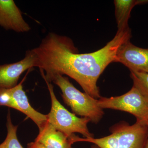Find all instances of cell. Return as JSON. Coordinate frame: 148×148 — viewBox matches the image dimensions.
Wrapping results in <instances>:
<instances>
[{
  "instance_id": "cell-1",
  "label": "cell",
  "mask_w": 148,
  "mask_h": 148,
  "mask_svg": "<svg viewBox=\"0 0 148 148\" xmlns=\"http://www.w3.org/2000/svg\"><path fill=\"white\" fill-rule=\"evenodd\" d=\"M130 29L117 31L105 47L90 53H79L71 39L50 33L39 45L32 49L36 56V67L45 80L56 75H66L75 80L85 93L95 99L101 96L97 82L111 63L116 62L119 48L130 40Z\"/></svg>"
},
{
  "instance_id": "cell-2",
  "label": "cell",
  "mask_w": 148,
  "mask_h": 148,
  "mask_svg": "<svg viewBox=\"0 0 148 148\" xmlns=\"http://www.w3.org/2000/svg\"><path fill=\"white\" fill-rule=\"evenodd\" d=\"M110 135L103 138H80L76 142L92 143L100 148H144L148 138L147 124L136 121L132 125L121 121L110 128Z\"/></svg>"
},
{
  "instance_id": "cell-3",
  "label": "cell",
  "mask_w": 148,
  "mask_h": 148,
  "mask_svg": "<svg viewBox=\"0 0 148 148\" xmlns=\"http://www.w3.org/2000/svg\"><path fill=\"white\" fill-rule=\"evenodd\" d=\"M45 80L53 82L60 88L64 102L71 108L74 114L87 118L95 124L103 118L104 112L98 106V100L78 90L68 78L56 75Z\"/></svg>"
},
{
  "instance_id": "cell-4",
  "label": "cell",
  "mask_w": 148,
  "mask_h": 148,
  "mask_svg": "<svg viewBox=\"0 0 148 148\" xmlns=\"http://www.w3.org/2000/svg\"><path fill=\"white\" fill-rule=\"evenodd\" d=\"M51 99V109L47 114V121L58 131L68 137H72L75 133H79L86 138H94L89 131L87 124L90 120L87 118H79L72 113L62 106L57 100L50 82H46Z\"/></svg>"
},
{
  "instance_id": "cell-5",
  "label": "cell",
  "mask_w": 148,
  "mask_h": 148,
  "mask_svg": "<svg viewBox=\"0 0 148 148\" xmlns=\"http://www.w3.org/2000/svg\"><path fill=\"white\" fill-rule=\"evenodd\" d=\"M98 105L103 109H110L127 112L136 117L137 121L148 123V99L133 86L129 91L120 96L98 100Z\"/></svg>"
},
{
  "instance_id": "cell-6",
  "label": "cell",
  "mask_w": 148,
  "mask_h": 148,
  "mask_svg": "<svg viewBox=\"0 0 148 148\" xmlns=\"http://www.w3.org/2000/svg\"><path fill=\"white\" fill-rule=\"evenodd\" d=\"M116 62L123 64L130 71L148 73V48L138 47L127 41L119 48Z\"/></svg>"
},
{
  "instance_id": "cell-7",
  "label": "cell",
  "mask_w": 148,
  "mask_h": 148,
  "mask_svg": "<svg viewBox=\"0 0 148 148\" xmlns=\"http://www.w3.org/2000/svg\"><path fill=\"white\" fill-rule=\"evenodd\" d=\"M36 58L32 49L27 51L21 61L0 65V88L10 89L15 87L21 74L36 67Z\"/></svg>"
},
{
  "instance_id": "cell-8",
  "label": "cell",
  "mask_w": 148,
  "mask_h": 148,
  "mask_svg": "<svg viewBox=\"0 0 148 148\" xmlns=\"http://www.w3.org/2000/svg\"><path fill=\"white\" fill-rule=\"evenodd\" d=\"M0 26L6 30L18 33L27 32L31 30L13 0H0Z\"/></svg>"
},
{
  "instance_id": "cell-9",
  "label": "cell",
  "mask_w": 148,
  "mask_h": 148,
  "mask_svg": "<svg viewBox=\"0 0 148 148\" xmlns=\"http://www.w3.org/2000/svg\"><path fill=\"white\" fill-rule=\"evenodd\" d=\"M25 79L24 77L15 87L10 88L11 93L16 106V110L23 113L31 119L39 129L47 122V115L37 112L30 105L22 86Z\"/></svg>"
},
{
  "instance_id": "cell-10",
  "label": "cell",
  "mask_w": 148,
  "mask_h": 148,
  "mask_svg": "<svg viewBox=\"0 0 148 148\" xmlns=\"http://www.w3.org/2000/svg\"><path fill=\"white\" fill-rule=\"evenodd\" d=\"M75 134L69 137L54 128L48 122L39 129V133L35 141L43 144L47 148H74Z\"/></svg>"
},
{
  "instance_id": "cell-11",
  "label": "cell",
  "mask_w": 148,
  "mask_h": 148,
  "mask_svg": "<svg viewBox=\"0 0 148 148\" xmlns=\"http://www.w3.org/2000/svg\"><path fill=\"white\" fill-rule=\"evenodd\" d=\"M147 3H148V0L114 1L115 8V14L117 24L118 31H123L129 28L128 20L132 9L135 6Z\"/></svg>"
},
{
  "instance_id": "cell-12",
  "label": "cell",
  "mask_w": 148,
  "mask_h": 148,
  "mask_svg": "<svg viewBox=\"0 0 148 148\" xmlns=\"http://www.w3.org/2000/svg\"><path fill=\"white\" fill-rule=\"evenodd\" d=\"M7 135L5 140L0 144V148H24L18 140L16 135L17 126L14 125L9 111L7 116Z\"/></svg>"
},
{
  "instance_id": "cell-13",
  "label": "cell",
  "mask_w": 148,
  "mask_h": 148,
  "mask_svg": "<svg viewBox=\"0 0 148 148\" xmlns=\"http://www.w3.org/2000/svg\"><path fill=\"white\" fill-rule=\"evenodd\" d=\"M133 86L140 90L148 99V73L144 72L130 71Z\"/></svg>"
},
{
  "instance_id": "cell-14",
  "label": "cell",
  "mask_w": 148,
  "mask_h": 148,
  "mask_svg": "<svg viewBox=\"0 0 148 148\" xmlns=\"http://www.w3.org/2000/svg\"><path fill=\"white\" fill-rule=\"evenodd\" d=\"M0 106H6L16 109L10 89L0 88Z\"/></svg>"
},
{
  "instance_id": "cell-15",
  "label": "cell",
  "mask_w": 148,
  "mask_h": 148,
  "mask_svg": "<svg viewBox=\"0 0 148 148\" xmlns=\"http://www.w3.org/2000/svg\"><path fill=\"white\" fill-rule=\"evenodd\" d=\"M27 148H47L42 143L34 141L28 144Z\"/></svg>"
},
{
  "instance_id": "cell-16",
  "label": "cell",
  "mask_w": 148,
  "mask_h": 148,
  "mask_svg": "<svg viewBox=\"0 0 148 148\" xmlns=\"http://www.w3.org/2000/svg\"><path fill=\"white\" fill-rule=\"evenodd\" d=\"M144 148H148V138L147 139V141H146L145 145Z\"/></svg>"
},
{
  "instance_id": "cell-17",
  "label": "cell",
  "mask_w": 148,
  "mask_h": 148,
  "mask_svg": "<svg viewBox=\"0 0 148 148\" xmlns=\"http://www.w3.org/2000/svg\"><path fill=\"white\" fill-rule=\"evenodd\" d=\"M91 148H100L98 146L95 145H93L91 146Z\"/></svg>"
},
{
  "instance_id": "cell-18",
  "label": "cell",
  "mask_w": 148,
  "mask_h": 148,
  "mask_svg": "<svg viewBox=\"0 0 148 148\" xmlns=\"http://www.w3.org/2000/svg\"><path fill=\"white\" fill-rule=\"evenodd\" d=\"M147 125H148V123Z\"/></svg>"
}]
</instances>
